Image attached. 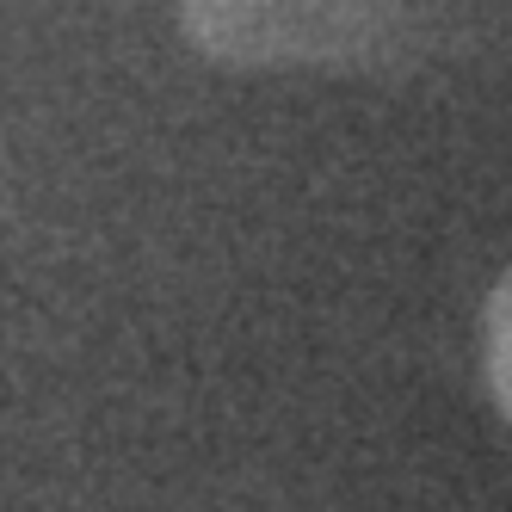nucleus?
Listing matches in <instances>:
<instances>
[{
	"instance_id": "nucleus-2",
	"label": "nucleus",
	"mask_w": 512,
	"mask_h": 512,
	"mask_svg": "<svg viewBox=\"0 0 512 512\" xmlns=\"http://www.w3.org/2000/svg\"><path fill=\"white\" fill-rule=\"evenodd\" d=\"M482 371H488V395L500 420L512 426V266L494 278L488 303H482Z\"/></svg>"
},
{
	"instance_id": "nucleus-1",
	"label": "nucleus",
	"mask_w": 512,
	"mask_h": 512,
	"mask_svg": "<svg viewBox=\"0 0 512 512\" xmlns=\"http://www.w3.org/2000/svg\"><path fill=\"white\" fill-rule=\"evenodd\" d=\"M179 31L223 68H395L432 38L426 0H173Z\"/></svg>"
}]
</instances>
